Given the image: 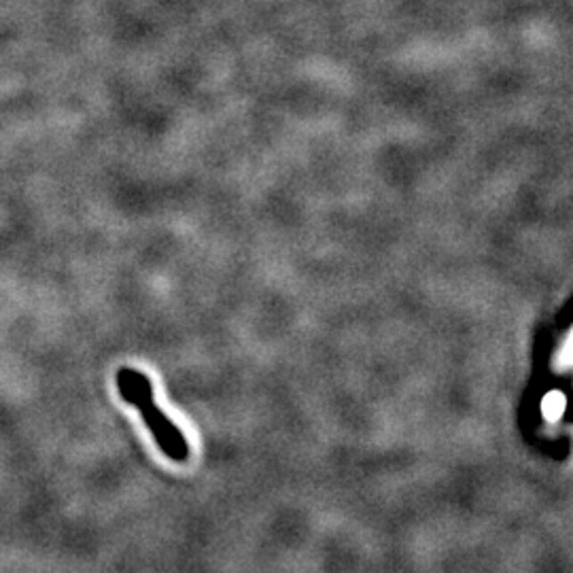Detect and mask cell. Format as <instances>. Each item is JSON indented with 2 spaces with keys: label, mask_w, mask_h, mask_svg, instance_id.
I'll list each match as a JSON object with an SVG mask.
<instances>
[{
  "label": "cell",
  "mask_w": 573,
  "mask_h": 573,
  "mask_svg": "<svg viewBox=\"0 0 573 573\" xmlns=\"http://www.w3.org/2000/svg\"><path fill=\"white\" fill-rule=\"evenodd\" d=\"M117 389H120L123 402H128L130 406L138 410L145 425L149 427L155 444L160 446V451L170 461H177V463L187 461L189 444L181 434V429L157 408L154 385H151L147 376L138 372V370L121 368L117 372Z\"/></svg>",
  "instance_id": "cell-1"
}]
</instances>
